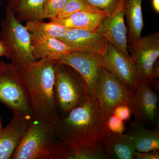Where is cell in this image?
Masks as SVG:
<instances>
[{
	"instance_id": "1",
	"label": "cell",
	"mask_w": 159,
	"mask_h": 159,
	"mask_svg": "<svg viewBox=\"0 0 159 159\" xmlns=\"http://www.w3.org/2000/svg\"><path fill=\"white\" fill-rule=\"evenodd\" d=\"M56 61L44 58L19 68L31 100L34 118L54 125L60 119L54 97Z\"/></svg>"
},
{
	"instance_id": "2",
	"label": "cell",
	"mask_w": 159,
	"mask_h": 159,
	"mask_svg": "<svg viewBox=\"0 0 159 159\" xmlns=\"http://www.w3.org/2000/svg\"><path fill=\"white\" fill-rule=\"evenodd\" d=\"M109 130L97 98L72 110L55 125L57 139L74 144L89 142L102 144Z\"/></svg>"
},
{
	"instance_id": "3",
	"label": "cell",
	"mask_w": 159,
	"mask_h": 159,
	"mask_svg": "<svg viewBox=\"0 0 159 159\" xmlns=\"http://www.w3.org/2000/svg\"><path fill=\"white\" fill-rule=\"evenodd\" d=\"M54 97L60 118L91 99L88 86L79 72L70 66L57 61L55 66Z\"/></svg>"
},
{
	"instance_id": "4",
	"label": "cell",
	"mask_w": 159,
	"mask_h": 159,
	"mask_svg": "<svg viewBox=\"0 0 159 159\" xmlns=\"http://www.w3.org/2000/svg\"><path fill=\"white\" fill-rule=\"evenodd\" d=\"M1 25L0 41L6 49V58L11 60V63L18 68L35 61L32 56L31 33L8 7Z\"/></svg>"
},
{
	"instance_id": "5",
	"label": "cell",
	"mask_w": 159,
	"mask_h": 159,
	"mask_svg": "<svg viewBox=\"0 0 159 159\" xmlns=\"http://www.w3.org/2000/svg\"><path fill=\"white\" fill-rule=\"evenodd\" d=\"M57 139L55 125L33 118L11 159H53Z\"/></svg>"
},
{
	"instance_id": "6",
	"label": "cell",
	"mask_w": 159,
	"mask_h": 159,
	"mask_svg": "<svg viewBox=\"0 0 159 159\" xmlns=\"http://www.w3.org/2000/svg\"><path fill=\"white\" fill-rule=\"evenodd\" d=\"M0 102L11 109L14 115L34 117L31 100L19 68L12 63L5 64L0 70Z\"/></svg>"
},
{
	"instance_id": "7",
	"label": "cell",
	"mask_w": 159,
	"mask_h": 159,
	"mask_svg": "<svg viewBox=\"0 0 159 159\" xmlns=\"http://www.w3.org/2000/svg\"><path fill=\"white\" fill-rule=\"evenodd\" d=\"M96 97L106 121L119 106H128L133 109L134 93L119 82L104 66L99 74Z\"/></svg>"
},
{
	"instance_id": "8",
	"label": "cell",
	"mask_w": 159,
	"mask_h": 159,
	"mask_svg": "<svg viewBox=\"0 0 159 159\" xmlns=\"http://www.w3.org/2000/svg\"><path fill=\"white\" fill-rule=\"evenodd\" d=\"M101 55L103 66L126 88L135 93L139 81L136 66L132 57L125 55L109 42Z\"/></svg>"
},
{
	"instance_id": "9",
	"label": "cell",
	"mask_w": 159,
	"mask_h": 159,
	"mask_svg": "<svg viewBox=\"0 0 159 159\" xmlns=\"http://www.w3.org/2000/svg\"><path fill=\"white\" fill-rule=\"evenodd\" d=\"M128 50L133 59L139 84H148L152 80V71L159 57V32L150 33L136 42L128 43Z\"/></svg>"
},
{
	"instance_id": "10",
	"label": "cell",
	"mask_w": 159,
	"mask_h": 159,
	"mask_svg": "<svg viewBox=\"0 0 159 159\" xmlns=\"http://www.w3.org/2000/svg\"><path fill=\"white\" fill-rule=\"evenodd\" d=\"M58 62L74 68L88 86L91 99H96V90L103 61L101 54L93 52L73 51L61 56Z\"/></svg>"
},
{
	"instance_id": "11",
	"label": "cell",
	"mask_w": 159,
	"mask_h": 159,
	"mask_svg": "<svg viewBox=\"0 0 159 159\" xmlns=\"http://www.w3.org/2000/svg\"><path fill=\"white\" fill-rule=\"evenodd\" d=\"M125 0H120L117 8L103 20L96 31L125 55L130 56L128 50L127 29L125 22Z\"/></svg>"
},
{
	"instance_id": "12",
	"label": "cell",
	"mask_w": 159,
	"mask_h": 159,
	"mask_svg": "<svg viewBox=\"0 0 159 159\" xmlns=\"http://www.w3.org/2000/svg\"><path fill=\"white\" fill-rule=\"evenodd\" d=\"M159 97L156 91L145 84H139L134 93L132 113L134 120L145 125H159Z\"/></svg>"
},
{
	"instance_id": "13",
	"label": "cell",
	"mask_w": 159,
	"mask_h": 159,
	"mask_svg": "<svg viewBox=\"0 0 159 159\" xmlns=\"http://www.w3.org/2000/svg\"><path fill=\"white\" fill-rule=\"evenodd\" d=\"M33 118L14 115L10 123L0 130V159H11Z\"/></svg>"
},
{
	"instance_id": "14",
	"label": "cell",
	"mask_w": 159,
	"mask_h": 159,
	"mask_svg": "<svg viewBox=\"0 0 159 159\" xmlns=\"http://www.w3.org/2000/svg\"><path fill=\"white\" fill-rule=\"evenodd\" d=\"M107 159L102 144L97 142L74 144L57 139L53 159Z\"/></svg>"
},
{
	"instance_id": "15",
	"label": "cell",
	"mask_w": 159,
	"mask_h": 159,
	"mask_svg": "<svg viewBox=\"0 0 159 159\" xmlns=\"http://www.w3.org/2000/svg\"><path fill=\"white\" fill-rule=\"evenodd\" d=\"M61 41L73 51L93 52L101 54L107 42L104 36L97 31L68 29Z\"/></svg>"
},
{
	"instance_id": "16",
	"label": "cell",
	"mask_w": 159,
	"mask_h": 159,
	"mask_svg": "<svg viewBox=\"0 0 159 159\" xmlns=\"http://www.w3.org/2000/svg\"><path fill=\"white\" fill-rule=\"evenodd\" d=\"M32 56L35 61L44 58L59 59L72 52L70 48L55 38L31 33Z\"/></svg>"
},
{
	"instance_id": "17",
	"label": "cell",
	"mask_w": 159,
	"mask_h": 159,
	"mask_svg": "<svg viewBox=\"0 0 159 159\" xmlns=\"http://www.w3.org/2000/svg\"><path fill=\"white\" fill-rule=\"evenodd\" d=\"M125 134L131 139L138 152L159 149V125L149 129L142 122L134 120L129 123Z\"/></svg>"
},
{
	"instance_id": "18",
	"label": "cell",
	"mask_w": 159,
	"mask_h": 159,
	"mask_svg": "<svg viewBox=\"0 0 159 159\" xmlns=\"http://www.w3.org/2000/svg\"><path fill=\"white\" fill-rule=\"evenodd\" d=\"M107 159H135L136 150L133 142L126 134L109 130L102 142Z\"/></svg>"
},
{
	"instance_id": "19",
	"label": "cell",
	"mask_w": 159,
	"mask_h": 159,
	"mask_svg": "<svg viewBox=\"0 0 159 159\" xmlns=\"http://www.w3.org/2000/svg\"><path fill=\"white\" fill-rule=\"evenodd\" d=\"M109 13L97 9L78 11L62 19H52L54 21L67 29H83L96 31L100 24Z\"/></svg>"
},
{
	"instance_id": "20",
	"label": "cell",
	"mask_w": 159,
	"mask_h": 159,
	"mask_svg": "<svg viewBox=\"0 0 159 159\" xmlns=\"http://www.w3.org/2000/svg\"><path fill=\"white\" fill-rule=\"evenodd\" d=\"M142 1L125 0L124 9L128 27L127 33L128 43H135L142 38V32L144 27Z\"/></svg>"
},
{
	"instance_id": "21",
	"label": "cell",
	"mask_w": 159,
	"mask_h": 159,
	"mask_svg": "<svg viewBox=\"0 0 159 159\" xmlns=\"http://www.w3.org/2000/svg\"><path fill=\"white\" fill-rule=\"evenodd\" d=\"M45 0H9L7 7L12 10L20 22L43 20Z\"/></svg>"
},
{
	"instance_id": "22",
	"label": "cell",
	"mask_w": 159,
	"mask_h": 159,
	"mask_svg": "<svg viewBox=\"0 0 159 159\" xmlns=\"http://www.w3.org/2000/svg\"><path fill=\"white\" fill-rule=\"evenodd\" d=\"M25 27L32 34L55 38L57 39L63 37L68 29L54 21L46 22L43 19L27 22Z\"/></svg>"
},
{
	"instance_id": "23",
	"label": "cell",
	"mask_w": 159,
	"mask_h": 159,
	"mask_svg": "<svg viewBox=\"0 0 159 159\" xmlns=\"http://www.w3.org/2000/svg\"><path fill=\"white\" fill-rule=\"evenodd\" d=\"M97 9V8L90 5L85 0H68L57 17L54 19H62L78 11Z\"/></svg>"
},
{
	"instance_id": "24",
	"label": "cell",
	"mask_w": 159,
	"mask_h": 159,
	"mask_svg": "<svg viewBox=\"0 0 159 159\" xmlns=\"http://www.w3.org/2000/svg\"><path fill=\"white\" fill-rule=\"evenodd\" d=\"M68 0H45L43 6V20L57 17Z\"/></svg>"
},
{
	"instance_id": "25",
	"label": "cell",
	"mask_w": 159,
	"mask_h": 159,
	"mask_svg": "<svg viewBox=\"0 0 159 159\" xmlns=\"http://www.w3.org/2000/svg\"><path fill=\"white\" fill-rule=\"evenodd\" d=\"M91 6L111 14L116 9L120 0H85Z\"/></svg>"
},
{
	"instance_id": "26",
	"label": "cell",
	"mask_w": 159,
	"mask_h": 159,
	"mask_svg": "<svg viewBox=\"0 0 159 159\" xmlns=\"http://www.w3.org/2000/svg\"><path fill=\"white\" fill-rule=\"evenodd\" d=\"M124 121L114 115H111L106 120L108 129L116 133H123L125 130Z\"/></svg>"
},
{
	"instance_id": "27",
	"label": "cell",
	"mask_w": 159,
	"mask_h": 159,
	"mask_svg": "<svg viewBox=\"0 0 159 159\" xmlns=\"http://www.w3.org/2000/svg\"><path fill=\"white\" fill-rule=\"evenodd\" d=\"M112 114L119 117L124 122L129 121L132 115L130 109L126 105L119 106L113 111Z\"/></svg>"
},
{
	"instance_id": "28",
	"label": "cell",
	"mask_w": 159,
	"mask_h": 159,
	"mask_svg": "<svg viewBox=\"0 0 159 159\" xmlns=\"http://www.w3.org/2000/svg\"><path fill=\"white\" fill-rule=\"evenodd\" d=\"M136 159H159V150L150 151L145 152H136L135 156Z\"/></svg>"
},
{
	"instance_id": "29",
	"label": "cell",
	"mask_w": 159,
	"mask_h": 159,
	"mask_svg": "<svg viewBox=\"0 0 159 159\" xmlns=\"http://www.w3.org/2000/svg\"><path fill=\"white\" fill-rule=\"evenodd\" d=\"M152 79H158L159 78V61H157L154 65L152 71Z\"/></svg>"
},
{
	"instance_id": "30",
	"label": "cell",
	"mask_w": 159,
	"mask_h": 159,
	"mask_svg": "<svg viewBox=\"0 0 159 159\" xmlns=\"http://www.w3.org/2000/svg\"><path fill=\"white\" fill-rule=\"evenodd\" d=\"M7 56V54L6 49L2 43L0 41V57H6Z\"/></svg>"
},
{
	"instance_id": "31",
	"label": "cell",
	"mask_w": 159,
	"mask_h": 159,
	"mask_svg": "<svg viewBox=\"0 0 159 159\" xmlns=\"http://www.w3.org/2000/svg\"><path fill=\"white\" fill-rule=\"evenodd\" d=\"M152 6L155 11L159 13V0H152Z\"/></svg>"
},
{
	"instance_id": "32",
	"label": "cell",
	"mask_w": 159,
	"mask_h": 159,
	"mask_svg": "<svg viewBox=\"0 0 159 159\" xmlns=\"http://www.w3.org/2000/svg\"><path fill=\"white\" fill-rule=\"evenodd\" d=\"M5 64H6V63L4 62V61H0V70L3 68V67L5 66Z\"/></svg>"
},
{
	"instance_id": "33",
	"label": "cell",
	"mask_w": 159,
	"mask_h": 159,
	"mask_svg": "<svg viewBox=\"0 0 159 159\" xmlns=\"http://www.w3.org/2000/svg\"><path fill=\"white\" fill-rule=\"evenodd\" d=\"M2 129V121H1V119L0 118V130Z\"/></svg>"
},
{
	"instance_id": "34",
	"label": "cell",
	"mask_w": 159,
	"mask_h": 159,
	"mask_svg": "<svg viewBox=\"0 0 159 159\" xmlns=\"http://www.w3.org/2000/svg\"><path fill=\"white\" fill-rule=\"evenodd\" d=\"M2 5V3H1V1H0V6Z\"/></svg>"
}]
</instances>
